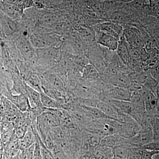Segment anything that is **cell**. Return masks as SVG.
Segmentation results:
<instances>
[{
  "label": "cell",
  "instance_id": "obj_1",
  "mask_svg": "<svg viewBox=\"0 0 159 159\" xmlns=\"http://www.w3.org/2000/svg\"><path fill=\"white\" fill-rule=\"evenodd\" d=\"M29 39L36 50L52 47L56 42L53 34L46 31H33L29 36Z\"/></svg>",
  "mask_w": 159,
  "mask_h": 159
},
{
  "label": "cell",
  "instance_id": "obj_2",
  "mask_svg": "<svg viewBox=\"0 0 159 159\" xmlns=\"http://www.w3.org/2000/svg\"><path fill=\"white\" fill-rule=\"evenodd\" d=\"M142 94L146 113L149 116L157 117L158 102V97L153 91L146 87L142 88L140 89Z\"/></svg>",
  "mask_w": 159,
  "mask_h": 159
},
{
  "label": "cell",
  "instance_id": "obj_3",
  "mask_svg": "<svg viewBox=\"0 0 159 159\" xmlns=\"http://www.w3.org/2000/svg\"><path fill=\"white\" fill-rule=\"evenodd\" d=\"M0 24L5 38H11L19 30L17 21L0 12Z\"/></svg>",
  "mask_w": 159,
  "mask_h": 159
},
{
  "label": "cell",
  "instance_id": "obj_4",
  "mask_svg": "<svg viewBox=\"0 0 159 159\" xmlns=\"http://www.w3.org/2000/svg\"><path fill=\"white\" fill-rule=\"evenodd\" d=\"M128 141L129 144L133 146H145L153 141L152 128L141 127L139 132Z\"/></svg>",
  "mask_w": 159,
  "mask_h": 159
},
{
  "label": "cell",
  "instance_id": "obj_5",
  "mask_svg": "<svg viewBox=\"0 0 159 159\" xmlns=\"http://www.w3.org/2000/svg\"><path fill=\"white\" fill-rule=\"evenodd\" d=\"M96 41L100 45L110 51H116L119 40L110 34L98 30H95Z\"/></svg>",
  "mask_w": 159,
  "mask_h": 159
},
{
  "label": "cell",
  "instance_id": "obj_6",
  "mask_svg": "<svg viewBox=\"0 0 159 159\" xmlns=\"http://www.w3.org/2000/svg\"><path fill=\"white\" fill-rule=\"evenodd\" d=\"M95 30H98L110 34L119 40L123 33V27L120 24L113 21L105 22L98 24L95 27Z\"/></svg>",
  "mask_w": 159,
  "mask_h": 159
},
{
  "label": "cell",
  "instance_id": "obj_7",
  "mask_svg": "<svg viewBox=\"0 0 159 159\" xmlns=\"http://www.w3.org/2000/svg\"><path fill=\"white\" fill-rule=\"evenodd\" d=\"M18 49L23 57L28 60H32L36 55L35 48L32 45L29 38L21 35L16 41Z\"/></svg>",
  "mask_w": 159,
  "mask_h": 159
},
{
  "label": "cell",
  "instance_id": "obj_8",
  "mask_svg": "<svg viewBox=\"0 0 159 159\" xmlns=\"http://www.w3.org/2000/svg\"><path fill=\"white\" fill-rule=\"evenodd\" d=\"M123 35L128 44L138 48L142 45V40L140 31L135 27H130L123 31Z\"/></svg>",
  "mask_w": 159,
  "mask_h": 159
},
{
  "label": "cell",
  "instance_id": "obj_9",
  "mask_svg": "<svg viewBox=\"0 0 159 159\" xmlns=\"http://www.w3.org/2000/svg\"><path fill=\"white\" fill-rule=\"evenodd\" d=\"M87 154L97 159H112L113 148L99 144L90 148V153Z\"/></svg>",
  "mask_w": 159,
  "mask_h": 159
},
{
  "label": "cell",
  "instance_id": "obj_10",
  "mask_svg": "<svg viewBox=\"0 0 159 159\" xmlns=\"http://www.w3.org/2000/svg\"><path fill=\"white\" fill-rule=\"evenodd\" d=\"M107 96L111 99L120 101H130L131 92L127 89L114 86L110 89H108L107 92Z\"/></svg>",
  "mask_w": 159,
  "mask_h": 159
},
{
  "label": "cell",
  "instance_id": "obj_11",
  "mask_svg": "<svg viewBox=\"0 0 159 159\" xmlns=\"http://www.w3.org/2000/svg\"><path fill=\"white\" fill-rule=\"evenodd\" d=\"M117 54L124 64H127L129 61V45L125 40L123 34L120 38L116 51Z\"/></svg>",
  "mask_w": 159,
  "mask_h": 159
},
{
  "label": "cell",
  "instance_id": "obj_12",
  "mask_svg": "<svg viewBox=\"0 0 159 159\" xmlns=\"http://www.w3.org/2000/svg\"><path fill=\"white\" fill-rule=\"evenodd\" d=\"M97 107L111 119L118 121L119 112L114 106L107 102L99 100Z\"/></svg>",
  "mask_w": 159,
  "mask_h": 159
},
{
  "label": "cell",
  "instance_id": "obj_13",
  "mask_svg": "<svg viewBox=\"0 0 159 159\" xmlns=\"http://www.w3.org/2000/svg\"><path fill=\"white\" fill-rule=\"evenodd\" d=\"M46 83L57 90L64 93V85L62 80L55 74H49L45 77Z\"/></svg>",
  "mask_w": 159,
  "mask_h": 159
},
{
  "label": "cell",
  "instance_id": "obj_14",
  "mask_svg": "<svg viewBox=\"0 0 159 159\" xmlns=\"http://www.w3.org/2000/svg\"><path fill=\"white\" fill-rule=\"evenodd\" d=\"M41 100L43 107L49 109H63L62 106L56 99L43 92L40 93Z\"/></svg>",
  "mask_w": 159,
  "mask_h": 159
},
{
  "label": "cell",
  "instance_id": "obj_15",
  "mask_svg": "<svg viewBox=\"0 0 159 159\" xmlns=\"http://www.w3.org/2000/svg\"><path fill=\"white\" fill-rule=\"evenodd\" d=\"M108 80L114 86L128 89L130 86V80L125 75L119 74Z\"/></svg>",
  "mask_w": 159,
  "mask_h": 159
},
{
  "label": "cell",
  "instance_id": "obj_16",
  "mask_svg": "<svg viewBox=\"0 0 159 159\" xmlns=\"http://www.w3.org/2000/svg\"><path fill=\"white\" fill-rule=\"evenodd\" d=\"M82 75L84 79L89 80H97L100 77L99 71L91 64L84 66L83 70Z\"/></svg>",
  "mask_w": 159,
  "mask_h": 159
},
{
  "label": "cell",
  "instance_id": "obj_17",
  "mask_svg": "<svg viewBox=\"0 0 159 159\" xmlns=\"http://www.w3.org/2000/svg\"><path fill=\"white\" fill-rule=\"evenodd\" d=\"M49 133L55 142L66 138V129L61 125L52 127Z\"/></svg>",
  "mask_w": 159,
  "mask_h": 159
},
{
  "label": "cell",
  "instance_id": "obj_18",
  "mask_svg": "<svg viewBox=\"0 0 159 159\" xmlns=\"http://www.w3.org/2000/svg\"><path fill=\"white\" fill-rule=\"evenodd\" d=\"M38 54L41 59H51L54 58L56 53V50L52 47L38 49Z\"/></svg>",
  "mask_w": 159,
  "mask_h": 159
},
{
  "label": "cell",
  "instance_id": "obj_19",
  "mask_svg": "<svg viewBox=\"0 0 159 159\" xmlns=\"http://www.w3.org/2000/svg\"><path fill=\"white\" fill-rule=\"evenodd\" d=\"M111 19L113 20L112 21L118 23L120 25V23L125 22L129 19L127 15L122 11H116L114 12L111 16Z\"/></svg>",
  "mask_w": 159,
  "mask_h": 159
},
{
  "label": "cell",
  "instance_id": "obj_20",
  "mask_svg": "<svg viewBox=\"0 0 159 159\" xmlns=\"http://www.w3.org/2000/svg\"><path fill=\"white\" fill-rule=\"evenodd\" d=\"M42 142L46 148L51 152L53 150L55 146H56V143L51 135L50 134V133H49L45 139Z\"/></svg>",
  "mask_w": 159,
  "mask_h": 159
},
{
  "label": "cell",
  "instance_id": "obj_21",
  "mask_svg": "<svg viewBox=\"0 0 159 159\" xmlns=\"http://www.w3.org/2000/svg\"><path fill=\"white\" fill-rule=\"evenodd\" d=\"M81 36L83 39L86 41H92L95 39H96V35L93 34L91 30L88 29H84L80 31Z\"/></svg>",
  "mask_w": 159,
  "mask_h": 159
},
{
  "label": "cell",
  "instance_id": "obj_22",
  "mask_svg": "<svg viewBox=\"0 0 159 159\" xmlns=\"http://www.w3.org/2000/svg\"><path fill=\"white\" fill-rule=\"evenodd\" d=\"M153 141H159V118L155 120L152 126Z\"/></svg>",
  "mask_w": 159,
  "mask_h": 159
},
{
  "label": "cell",
  "instance_id": "obj_23",
  "mask_svg": "<svg viewBox=\"0 0 159 159\" xmlns=\"http://www.w3.org/2000/svg\"><path fill=\"white\" fill-rule=\"evenodd\" d=\"M151 154L148 152L144 150L142 152L141 159H150Z\"/></svg>",
  "mask_w": 159,
  "mask_h": 159
},
{
  "label": "cell",
  "instance_id": "obj_24",
  "mask_svg": "<svg viewBox=\"0 0 159 159\" xmlns=\"http://www.w3.org/2000/svg\"><path fill=\"white\" fill-rule=\"evenodd\" d=\"M3 63V54L2 45V41L0 40V66L2 65Z\"/></svg>",
  "mask_w": 159,
  "mask_h": 159
},
{
  "label": "cell",
  "instance_id": "obj_25",
  "mask_svg": "<svg viewBox=\"0 0 159 159\" xmlns=\"http://www.w3.org/2000/svg\"><path fill=\"white\" fill-rule=\"evenodd\" d=\"M78 159H97L93 157H91L90 156L87 154H84V155L81 156V157H80Z\"/></svg>",
  "mask_w": 159,
  "mask_h": 159
},
{
  "label": "cell",
  "instance_id": "obj_26",
  "mask_svg": "<svg viewBox=\"0 0 159 159\" xmlns=\"http://www.w3.org/2000/svg\"><path fill=\"white\" fill-rule=\"evenodd\" d=\"M4 38H5V36H4V34H3L2 27H1V24H0V40Z\"/></svg>",
  "mask_w": 159,
  "mask_h": 159
},
{
  "label": "cell",
  "instance_id": "obj_27",
  "mask_svg": "<svg viewBox=\"0 0 159 159\" xmlns=\"http://www.w3.org/2000/svg\"><path fill=\"white\" fill-rule=\"evenodd\" d=\"M119 1L123 2H132L134 0H119Z\"/></svg>",
  "mask_w": 159,
  "mask_h": 159
},
{
  "label": "cell",
  "instance_id": "obj_28",
  "mask_svg": "<svg viewBox=\"0 0 159 159\" xmlns=\"http://www.w3.org/2000/svg\"><path fill=\"white\" fill-rule=\"evenodd\" d=\"M10 159H20V157L19 152V153L17 155H16V156L13 157L11 158Z\"/></svg>",
  "mask_w": 159,
  "mask_h": 159
},
{
  "label": "cell",
  "instance_id": "obj_29",
  "mask_svg": "<svg viewBox=\"0 0 159 159\" xmlns=\"http://www.w3.org/2000/svg\"><path fill=\"white\" fill-rule=\"evenodd\" d=\"M157 111L158 118H159V97H158V102L157 108Z\"/></svg>",
  "mask_w": 159,
  "mask_h": 159
},
{
  "label": "cell",
  "instance_id": "obj_30",
  "mask_svg": "<svg viewBox=\"0 0 159 159\" xmlns=\"http://www.w3.org/2000/svg\"><path fill=\"white\" fill-rule=\"evenodd\" d=\"M1 124H2V123H1V122H0V129H1Z\"/></svg>",
  "mask_w": 159,
  "mask_h": 159
},
{
  "label": "cell",
  "instance_id": "obj_31",
  "mask_svg": "<svg viewBox=\"0 0 159 159\" xmlns=\"http://www.w3.org/2000/svg\"><path fill=\"white\" fill-rule=\"evenodd\" d=\"M1 130H0V138H1Z\"/></svg>",
  "mask_w": 159,
  "mask_h": 159
},
{
  "label": "cell",
  "instance_id": "obj_32",
  "mask_svg": "<svg viewBox=\"0 0 159 159\" xmlns=\"http://www.w3.org/2000/svg\"><path fill=\"white\" fill-rule=\"evenodd\" d=\"M1 95H2V94L0 93V98H1Z\"/></svg>",
  "mask_w": 159,
  "mask_h": 159
},
{
  "label": "cell",
  "instance_id": "obj_33",
  "mask_svg": "<svg viewBox=\"0 0 159 159\" xmlns=\"http://www.w3.org/2000/svg\"><path fill=\"white\" fill-rule=\"evenodd\" d=\"M158 18H159V16H158Z\"/></svg>",
  "mask_w": 159,
  "mask_h": 159
},
{
  "label": "cell",
  "instance_id": "obj_34",
  "mask_svg": "<svg viewBox=\"0 0 159 159\" xmlns=\"http://www.w3.org/2000/svg\"></svg>",
  "mask_w": 159,
  "mask_h": 159
}]
</instances>
